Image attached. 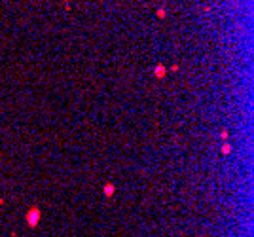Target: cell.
Masks as SVG:
<instances>
[{"label": "cell", "instance_id": "6da1fadb", "mask_svg": "<svg viewBox=\"0 0 254 237\" xmlns=\"http://www.w3.org/2000/svg\"><path fill=\"white\" fill-rule=\"evenodd\" d=\"M38 220H40V211H38L36 207H34V209H30V211L27 212V222H29V226L34 228L36 224H38Z\"/></svg>", "mask_w": 254, "mask_h": 237}, {"label": "cell", "instance_id": "7a4b0ae2", "mask_svg": "<svg viewBox=\"0 0 254 237\" xmlns=\"http://www.w3.org/2000/svg\"><path fill=\"white\" fill-rule=\"evenodd\" d=\"M165 74H167V68H165L163 65H158V67H156V70H154V76H156L158 80L165 78Z\"/></svg>", "mask_w": 254, "mask_h": 237}, {"label": "cell", "instance_id": "3957f363", "mask_svg": "<svg viewBox=\"0 0 254 237\" xmlns=\"http://www.w3.org/2000/svg\"><path fill=\"white\" fill-rule=\"evenodd\" d=\"M104 194H106L108 197H112V195H114V184H106V186H104Z\"/></svg>", "mask_w": 254, "mask_h": 237}, {"label": "cell", "instance_id": "277c9868", "mask_svg": "<svg viewBox=\"0 0 254 237\" xmlns=\"http://www.w3.org/2000/svg\"><path fill=\"white\" fill-rule=\"evenodd\" d=\"M229 152H231V146H229V142H224V146H222V154L228 156Z\"/></svg>", "mask_w": 254, "mask_h": 237}, {"label": "cell", "instance_id": "5b68a950", "mask_svg": "<svg viewBox=\"0 0 254 237\" xmlns=\"http://www.w3.org/2000/svg\"><path fill=\"white\" fill-rule=\"evenodd\" d=\"M158 17H159V19L165 17V10H163V8H159V10H158Z\"/></svg>", "mask_w": 254, "mask_h": 237}, {"label": "cell", "instance_id": "8992f818", "mask_svg": "<svg viewBox=\"0 0 254 237\" xmlns=\"http://www.w3.org/2000/svg\"><path fill=\"white\" fill-rule=\"evenodd\" d=\"M220 137H222V139L226 140V139H228V131H226V129H224V131H222V133H220Z\"/></svg>", "mask_w": 254, "mask_h": 237}]
</instances>
